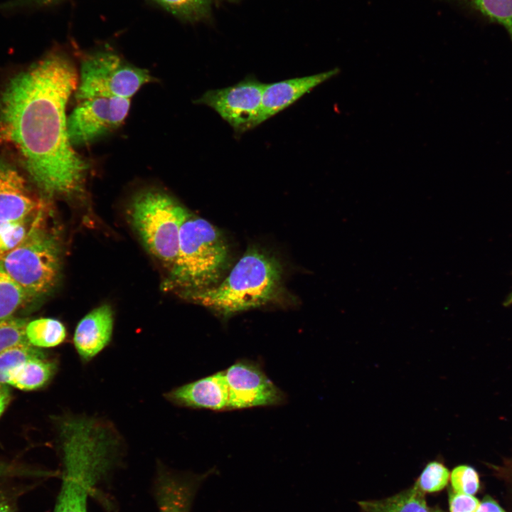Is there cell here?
<instances>
[{
    "label": "cell",
    "mask_w": 512,
    "mask_h": 512,
    "mask_svg": "<svg viewBox=\"0 0 512 512\" xmlns=\"http://www.w3.org/2000/svg\"><path fill=\"white\" fill-rule=\"evenodd\" d=\"M78 84L72 61L55 51L14 77L0 93V138L15 148L49 197L81 194L90 169L68 135L66 105Z\"/></svg>",
    "instance_id": "1"
},
{
    "label": "cell",
    "mask_w": 512,
    "mask_h": 512,
    "mask_svg": "<svg viewBox=\"0 0 512 512\" xmlns=\"http://www.w3.org/2000/svg\"><path fill=\"white\" fill-rule=\"evenodd\" d=\"M63 476L53 512H87V498L111 469L122 446L109 422L87 416H68L59 423Z\"/></svg>",
    "instance_id": "2"
},
{
    "label": "cell",
    "mask_w": 512,
    "mask_h": 512,
    "mask_svg": "<svg viewBox=\"0 0 512 512\" xmlns=\"http://www.w3.org/2000/svg\"><path fill=\"white\" fill-rule=\"evenodd\" d=\"M282 274L281 264L274 255L252 247L220 284L181 295L225 319L272 301L279 292Z\"/></svg>",
    "instance_id": "3"
},
{
    "label": "cell",
    "mask_w": 512,
    "mask_h": 512,
    "mask_svg": "<svg viewBox=\"0 0 512 512\" xmlns=\"http://www.w3.org/2000/svg\"><path fill=\"white\" fill-rule=\"evenodd\" d=\"M228 262V245L219 230L190 213L181 228L178 252L164 289L184 293L210 288L220 281Z\"/></svg>",
    "instance_id": "4"
},
{
    "label": "cell",
    "mask_w": 512,
    "mask_h": 512,
    "mask_svg": "<svg viewBox=\"0 0 512 512\" xmlns=\"http://www.w3.org/2000/svg\"><path fill=\"white\" fill-rule=\"evenodd\" d=\"M40 210L23 240L13 249L0 252V265L28 301L52 289L61 267L60 240L46 226Z\"/></svg>",
    "instance_id": "5"
},
{
    "label": "cell",
    "mask_w": 512,
    "mask_h": 512,
    "mask_svg": "<svg viewBox=\"0 0 512 512\" xmlns=\"http://www.w3.org/2000/svg\"><path fill=\"white\" fill-rule=\"evenodd\" d=\"M190 213L168 193L146 188L131 200V225L148 252L169 270L176 259L182 224Z\"/></svg>",
    "instance_id": "6"
},
{
    "label": "cell",
    "mask_w": 512,
    "mask_h": 512,
    "mask_svg": "<svg viewBox=\"0 0 512 512\" xmlns=\"http://www.w3.org/2000/svg\"><path fill=\"white\" fill-rule=\"evenodd\" d=\"M154 78L146 69L136 67L111 50H100L83 57L75 97L129 99Z\"/></svg>",
    "instance_id": "7"
},
{
    "label": "cell",
    "mask_w": 512,
    "mask_h": 512,
    "mask_svg": "<svg viewBox=\"0 0 512 512\" xmlns=\"http://www.w3.org/2000/svg\"><path fill=\"white\" fill-rule=\"evenodd\" d=\"M265 84L248 76L237 84L206 92L196 102L214 110L238 134L260 123L262 92Z\"/></svg>",
    "instance_id": "8"
},
{
    "label": "cell",
    "mask_w": 512,
    "mask_h": 512,
    "mask_svg": "<svg viewBox=\"0 0 512 512\" xmlns=\"http://www.w3.org/2000/svg\"><path fill=\"white\" fill-rule=\"evenodd\" d=\"M130 100L91 97L78 101L67 119L68 135L74 146L85 145L118 128L124 121Z\"/></svg>",
    "instance_id": "9"
},
{
    "label": "cell",
    "mask_w": 512,
    "mask_h": 512,
    "mask_svg": "<svg viewBox=\"0 0 512 512\" xmlns=\"http://www.w3.org/2000/svg\"><path fill=\"white\" fill-rule=\"evenodd\" d=\"M223 371L229 391L228 410L276 406L286 400L284 392L255 361L240 359Z\"/></svg>",
    "instance_id": "10"
},
{
    "label": "cell",
    "mask_w": 512,
    "mask_h": 512,
    "mask_svg": "<svg viewBox=\"0 0 512 512\" xmlns=\"http://www.w3.org/2000/svg\"><path fill=\"white\" fill-rule=\"evenodd\" d=\"M164 398L183 407L228 411L229 391L223 370L175 388Z\"/></svg>",
    "instance_id": "11"
},
{
    "label": "cell",
    "mask_w": 512,
    "mask_h": 512,
    "mask_svg": "<svg viewBox=\"0 0 512 512\" xmlns=\"http://www.w3.org/2000/svg\"><path fill=\"white\" fill-rule=\"evenodd\" d=\"M114 321V311L108 304L93 309L79 321L73 342L82 363L91 361L109 345L112 337Z\"/></svg>",
    "instance_id": "12"
},
{
    "label": "cell",
    "mask_w": 512,
    "mask_h": 512,
    "mask_svg": "<svg viewBox=\"0 0 512 512\" xmlns=\"http://www.w3.org/2000/svg\"><path fill=\"white\" fill-rule=\"evenodd\" d=\"M40 202L30 192L21 174L10 164L0 159V221L26 222Z\"/></svg>",
    "instance_id": "13"
},
{
    "label": "cell",
    "mask_w": 512,
    "mask_h": 512,
    "mask_svg": "<svg viewBox=\"0 0 512 512\" xmlns=\"http://www.w3.org/2000/svg\"><path fill=\"white\" fill-rule=\"evenodd\" d=\"M338 72V68H334L314 75L265 84L262 97L260 123L286 109Z\"/></svg>",
    "instance_id": "14"
},
{
    "label": "cell",
    "mask_w": 512,
    "mask_h": 512,
    "mask_svg": "<svg viewBox=\"0 0 512 512\" xmlns=\"http://www.w3.org/2000/svg\"><path fill=\"white\" fill-rule=\"evenodd\" d=\"M212 472L181 475L160 469L156 483L159 512H190L198 487Z\"/></svg>",
    "instance_id": "15"
},
{
    "label": "cell",
    "mask_w": 512,
    "mask_h": 512,
    "mask_svg": "<svg viewBox=\"0 0 512 512\" xmlns=\"http://www.w3.org/2000/svg\"><path fill=\"white\" fill-rule=\"evenodd\" d=\"M58 364L46 353L30 358L11 375L9 385L23 390H33L46 386L53 378Z\"/></svg>",
    "instance_id": "16"
},
{
    "label": "cell",
    "mask_w": 512,
    "mask_h": 512,
    "mask_svg": "<svg viewBox=\"0 0 512 512\" xmlns=\"http://www.w3.org/2000/svg\"><path fill=\"white\" fill-rule=\"evenodd\" d=\"M366 512H430L424 492L417 484L395 496L375 501L358 502Z\"/></svg>",
    "instance_id": "17"
},
{
    "label": "cell",
    "mask_w": 512,
    "mask_h": 512,
    "mask_svg": "<svg viewBox=\"0 0 512 512\" xmlns=\"http://www.w3.org/2000/svg\"><path fill=\"white\" fill-rule=\"evenodd\" d=\"M26 335L29 343L36 348H52L66 339L65 325L53 318H40L28 322Z\"/></svg>",
    "instance_id": "18"
},
{
    "label": "cell",
    "mask_w": 512,
    "mask_h": 512,
    "mask_svg": "<svg viewBox=\"0 0 512 512\" xmlns=\"http://www.w3.org/2000/svg\"><path fill=\"white\" fill-rule=\"evenodd\" d=\"M45 352L31 344H21L9 348L0 353V383L9 385L13 373L31 358L41 356Z\"/></svg>",
    "instance_id": "19"
},
{
    "label": "cell",
    "mask_w": 512,
    "mask_h": 512,
    "mask_svg": "<svg viewBox=\"0 0 512 512\" xmlns=\"http://www.w3.org/2000/svg\"><path fill=\"white\" fill-rule=\"evenodd\" d=\"M482 16L501 25L512 41V0H465Z\"/></svg>",
    "instance_id": "20"
},
{
    "label": "cell",
    "mask_w": 512,
    "mask_h": 512,
    "mask_svg": "<svg viewBox=\"0 0 512 512\" xmlns=\"http://www.w3.org/2000/svg\"><path fill=\"white\" fill-rule=\"evenodd\" d=\"M28 301L25 293L0 265V321L14 316Z\"/></svg>",
    "instance_id": "21"
},
{
    "label": "cell",
    "mask_w": 512,
    "mask_h": 512,
    "mask_svg": "<svg viewBox=\"0 0 512 512\" xmlns=\"http://www.w3.org/2000/svg\"><path fill=\"white\" fill-rule=\"evenodd\" d=\"M28 320L12 316L0 321V353L14 346L30 344L26 335Z\"/></svg>",
    "instance_id": "22"
},
{
    "label": "cell",
    "mask_w": 512,
    "mask_h": 512,
    "mask_svg": "<svg viewBox=\"0 0 512 512\" xmlns=\"http://www.w3.org/2000/svg\"><path fill=\"white\" fill-rule=\"evenodd\" d=\"M174 15L186 19L203 16L208 10L209 0H153Z\"/></svg>",
    "instance_id": "23"
},
{
    "label": "cell",
    "mask_w": 512,
    "mask_h": 512,
    "mask_svg": "<svg viewBox=\"0 0 512 512\" xmlns=\"http://www.w3.org/2000/svg\"><path fill=\"white\" fill-rule=\"evenodd\" d=\"M449 478V471L442 464L432 462L425 466L416 484L423 492H434L442 489Z\"/></svg>",
    "instance_id": "24"
},
{
    "label": "cell",
    "mask_w": 512,
    "mask_h": 512,
    "mask_svg": "<svg viewBox=\"0 0 512 512\" xmlns=\"http://www.w3.org/2000/svg\"><path fill=\"white\" fill-rule=\"evenodd\" d=\"M450 477L452 486L456 493L474 496L479 490V476L470 466L460 465L455 467Z\"/></svg>",
    "instance_id": "25"
},
{
    "label": "cell",
    "mask_w": 512,
    "mask_h": 512,
    "mask_svg": "<svg viewBox=\"0 0 512 512\" xmlns=\"http://www.w3.org/2000/svg\"><path fill=\"white\" fill-rule=\"evenodd\" d=\"M27 231L26 222L6 223L0 228V252H7L16 247Z\"/></svg>",
    "instance_id": "26"
},
{
    "label": "cell",
    "mask_w": 512,
    "mask_h": 512,
    "mask_svg": "<svg viewBox=\"0 0 512 512\" xmlns=\"http://www.w3.org/2000/svg\"><path fill=\"white\" fill-rule=\"evenodd\" d=\"M480 501L473 495L451 492L449 494L450 512H476Z\"/></svg>",
    "instance_id": "27"
},
{
    "label": "cell",
    "mask_w": 512,
    "mask_h": 512,
    "mask_svg": "<svg viewBox=\"0 0 512 512\" xmlns=\"http://www.w3.org/2000/svg\"><path fill=\"white\" fill-rule=\"evenodd\" d=\"M62 0H9L0 4V11L42 8L53 6Z\"/></svg>",
    "instance_id": "28"
},
{
    "label": "cell",
    "mask_w": 512,
    "mask_h": 512,
    "mask_svg": "<svg viewBox=\"0 0 512 512\" xmlns=\"http://www.w3.org/2000/svg\"><path fill=\"white\" fill-rule=\"evenodd\" d=\"M476 512H506L494 500L486 497L483 501H480L479 506Z\"/></svg>",
    "instance_id": "29"
},
{
    "label": "cell",
    "mask_w": 512,
    "mask_h": 512,
    "mask_svg": "<svg viewBox=\"0 0 512 512\" xmlns=\"http://www.w3.org/2000/svg\"><path fill=\"white\" fill-rule=\"evenodd\" d=\"M10 385L0 383V417L11 399Z\"/></svg>",
    "instance_id": "30"
},
{
    "label": "cell",
    "mask_w": 512,
    "mask_h": 512,
    "mask_svg": "<svg viewBox=\"0 0 512 512\" xmlns=\"http://www.w3.org/2000/svg\"><path fill=\"white\" fill-rule=\"evenodd\" d=\"M0 512H14V507L8 496L0 489Z\"/></svg>",
    "instance_id": "31"
},
{
    "label": "cell",
    "mask_w": 512,
    "mask_h": 512,
    "mask_svg": "<svg viewBox=\"0 0 512 512\" xmlns=\"http://www.w3.org/2000/svg\"><path fill=\"white\" fill-rule=\"evenodd\" d=\"M512 304V291L510 292V294L508 295L506 299L505 300V305L508 306Z\"/></svg>",
    "instance_id": "32"
},
{
    "label": "cell",
    "mask_w": 512,
    "mask_h": 512,
    "mask_svg": "<svg viewBox=\"0 0 512 512\" xmlns=\"http://www.w3.org/2000/svg\"><path fill=\"white\" fill-rule=\"evenodd\" d=\"M7 222H2L0 221V228H1L3 225H4Z\"/></svg>",
    "instance_id": "33"
},
{
    "label": "cell",
    "mask_w": 512,
    "mask_h": 512,
    "mask_svg": "<svg viewBox=\"0 0 512 512\" xmlns=\"http://www.w3.org/2000/svg\"><path fill=\"white\" fill-rule=\"evenodd\" d=\"M1 472H2V466H1V464H0V476L1 474Z\"/></svg>",
    "instance_id": "34"
},
{
    "label": "cell",
    "mask_w": 512,
    "mask_h": 512,
    "mask_svg": "<svg viewBox=\"0 0 512 512\" xmlns=\"http://www.w3.org/2000/svg\"><path fill=\"white\" fill-rule=\"evenodd\" d=\"M432 512H441V511H432Z\"/></svg>",
    "instance_id": "35"
}]
</instances>
